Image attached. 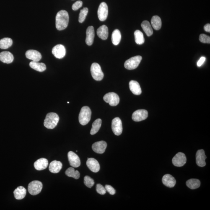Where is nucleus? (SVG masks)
Listing matches in <instances>:
<instances>
[{
    "instance_id": "f257e3e1",
    "label": "nucleus",
    "mask_w": 210,
    "mask_h": 210,
    "mask_svg": "<svg viewBox=\"0 0 210 210\" xmlns=\"http://www.w3.org/2000/svg\"><path fill=\"white\" fill-rule=\"evenodd\" d=\"M69 22V15L67 11L62 10L57 14L56 27L58 30H64L67 27Z\"/></svg>"
},
{
    "instance_id": "f03ea898",
    "label": "nucleus",
    "mask_w": 210,
    "mask_h": 210,
    "mask_svg": "<svg viewBox=\"0 0 210 210\" xmlns=\"http://www.w3.org/2000/svg\"><path fill=\"white\" fill-rule=\"evenodd\" d=\"M59 117L57 114L50 113L47 114L44 121V126L48 129H53L57 125Z\"/></svg>"
},
{
    "instance_id": "7ed1b4c3",
    "label": "nucleus",
    "mask_w": 210,
    "mask_h": 210,
    "mask_svg": "<svg viewBox=\"0 0 210 210\" xmlns=\"http://www.w3.org/2000/svg\"><path fill=\"white\" fill-rule=\"evenodd\" d=\"M92 111L88 106H84L81 108L79 116V123L82 125H87L90 121Z\"/></svg>"
},
{
    "instance_id": "20e7f679",
    "label": "nucleus",
    "mask_w": 210,
    "mask_h": 210,
    "mask_svg": "<svg viewBox=\"0 0 210 210\" xmlns=\"http://www.w3.org/2000/svg\"><path fill=\"white\" fill-rule=\"evenodd\" d=\"M91 73L92 77L95 80H102L104 78V73L102 72L100 65L97 63H92L91 67Z\"/></svg>"
},
{
    "instance_id": "39448f33",
    "label": "nucleus",
    "mask_w": 210,
    "mask_h": 210,
    "mask_svg": "<svg viewBox=\"0 0 210 210\" xmlns=\"http://www.w3.org/2000/svg\"><path fill=\"white\" fill-rule=\"evenodd\" d=\"M43 188V184L38 180H34L29 184L28 190L29 192L32 195L39 194Z\"/></svg>"
},
{
    "instance_id": "423d86ee",
    "label": "nucleus",
    "mask_w": 210,
    "mask_h": 210,
    "mask_svg": "<svg viewBox=\"0 0 210 210\" xmlns=\"http://www.w3.org/2000/svg\"><path fill=\"white\" fill-rule=\"evenodd\" d=\"M142 59V57L141 56L132 57L125 62V67L128 70L136 69L139 66Z\"/></svg>"
},
{
    "instance_id": "0eeeda50",
    "label": "nucleus",
    "mask_w": 210,
    "mask_h": 210,
    "mask_svg": "<svg viewBox=\"0 0 210 210\" xmlns=\"http://www.w3.org/2000/svg\"><path fill=\"white\" fill-rule=\"evenodd\" d=\"M104 100L109 104L112 106H115L118 105L120 102V98L114 92L108 93L104 96Z\"/></svg>"
},
{
    "instance_id": "6e6552de",
    "label": "nucleus",
    "mask_w": 210,
    "mask_h": 210,
    "mask_svg": "<svg viewBox=\"0 0 210 210\" xmlns=\"http://www.w3.org/2000/svg\"><path fill=\"white\" fill-rule=\"evenodd\" d=\"M112 129L114 134L116 136H120L122 133L123 127L122 122L118 117H116L112 120Z\"/></svg>"
},
{
    "instance_id": "1a4fd4ad",
    "label": "nucleus",
    "mask_w": 210,
    "mask_h": 210,
    "mask_svg": "<svg viewBox=\"0 0 210 210\" xmlns=\"http://www.w3.org/2000/svg\"><path fill=\"white\" fill-rule=\"evenodd\" d=\"M97 13L99 20L104 21L106 19L108 14V8L106 3L105 2L101 3Z\"/></svg>"
},
{
    "instance_id": "9d476101",
    "label": "nucleus",
    "mask_w": 210,
    "mask_h": 210,
    "mask_svg": "<svg viewBox=\"0 0 210 210\" xmlns=\"http://www.w3.org/2000/svg\"><path fill=\"white\" fill-rule=\"evenodd\" d=\"M172 164L175 166H183L186 162V158L185 154L179 152L176 154L172 159Z\"/></svg>"
},
{
    "instance_id": "9b49d317",
    "label": "nucleus",
    "mask_w": 210,
    "mask_h": 210,
    "mask_svg": "<svg viewBox=\"0 0 210 210\" xmlns=\"http://www.w3.org/2000/svg\"><path fill=\"white\" fill-rule=\"evenodd\" d=\"M148 117V112L144 110H136L133 113L132 119L135 121L139 122L146 120Z\"/></svg>"
},
{
    "instance_id": "f8f14e48",
    "label": "nucleus",
    "mask_w": 210,
    "mask_h": 210,
    "mask_svg": "<svg viewBox=\"0 0 210 210\" xmlns=\"http://www.w3.org/2000/svg\"><path fill=\"white\" fill-rule=\"evenodd\" d=\"M68 158L70 165L74 168L78 167L81 165V161L78 156L73 151H69L68 153Z\"/></svg>"
},
{
    "instance_id": "ddd939ff",
    "label": "nucleus",
    "mask_w": 210,
    "mask_h": 210,
    "mask_svg": "<svg viewBox=\"0 0 210 210\" xmlns=\"http://www.w3.org/2000/svg\"><path fill=\"white\" fill-rule=\"evenodd\" d=\"M52 52L55 57L61 59L66 55V50L63 45H58L53 47Z\"/></svg>"
},
{
    "instance_id": "4468645a",
    "label": "nucleus",
    "mask_w": 210,
    "mask_h": 210,
    "mask_svg": "<svg viewBox=\"0 0 210 210\" xmlns=\"http://www.w3.org/2000/svg\"><path fill=\"white\" fill-rule=\"evenodd\" d=\"M207 158L203 149L198 150L196 154V163L198 166L203 167L206 165V159Z\"/></svg>"
},
{
    "instance_id": "2eb2a0df",
    "label": "nucleus",
    "mask_w": 210,
    "mask_h": 210,
    "mask_svg": "<svg viewBox=\"0 0 210 210\" xmlns=\"http://www.w3.org/2000/svg\"><path fill=\"white\" fill-rule=\"evenodd\" d=\"M107 146V143L105 141H100L94 143L92 145V148L97 153L102 154L105 153Z\"/></svg>"
},
{
    "instance_id": "dca6fc26",
    "label": "nucleus",
    "mask_w": 210,
    "mask_h": 210,
    "mask_svg": "<svg viewBox=\"0 0 210 210\" xmlns=\"http://www.w3.org/2000/svg\"><path fill=\"white\" fill-rule=\"evenodd\" d=\"M86 164L87 166L91 171L96 173L100 170V166L99 163L94 158L88 159Z\"/></svg>"
},
{
    "instance_id": "f3484780",
    "label": "nucleus",
    "mask_w": 210,
    "mask_h": 210,
    "mask_svg": "<svg viewBox=\"0 0 210 210\" xmlns=\"http://www.w3.org/2000/svg\"><path fill=\"white\" fill-rule=\"evenodd\" d=\"M26 57L29 59L32 60V61L39 62L41 60L42 56L41 54L39 51L35 50H29L25 53Z\"/></svg>"
},
{
    "instance_id": "a211bd4d",
    "label": "nucleus",
    "mask_w": 210,
    "mask_h": 210,
    "mask_svg": "<svg viewBox=\"0 0 210 210\" xmlns=\"http://www.w3.org/2000/svg\"><path fill=\"white\" fill-rule=\"evenodd\" d=\"M95 37V31L93 27L92 26L88 27L86 31V43L88 45L91 46L94 43Z\"/></svg>"
},
{
    "instance_id": "6ab92c4d",
    "label": "nucleus",
    "mask_w": 210,
    "mask_h": 210,
    "mask_svg": "<svg viewBox=\"0 0 210 210\" xmlns=\"http://www.w3.org/2000/svg\"><path fill=\"white\" fill-rule=\"evenodd\" d=\"M162 180L164 185L169 188H172L175 186L176 184L175 177L169 174L164 175L163 177Z\"/></svg>"
},
{
    "instance_id": "aec40b11",
    "label": "nucleus",
    "mask_w": 210,
    "mask_h": 210,
    "mask_svg": "<svg viewBox=\"0 0 210 210\" xmlns=\"http://www.w3.org/2000/svg\"><path fill=\"white\" fill-rule=\"evenodd\" d=\"M48 160L45 158H41L37 159L34 163V167L37 170H44L48 167Z\"/></svg>"
},
{
    "instance_id": "412c9836",
    "label": "nucleus",
    "mask_w": 210,
    "mask_h": 210,
    "mask_svg": "<svg viewBox=\"0 0 210 210\" xmlns=\"http://www.w3.org/2000/svg\"><path fill=\"white\" fill-rule=\"evenodd\" d=\"M13 60V56L9 51H3L0 53V61L3 63L9 64L12 63Z\"/></svg>"
},
{
    "instance_id": "4be33fe9",
    "label": "nucleus",
    "mask_w": 210,
    "mask_h": 210,
    "mask_svg": "<svg viewBox=\"0 0 210 210\" xmlns=\"http://www.w3.org/2000/svg\"><path fill=\"white\" fill-rule=\"evenodd\" d=\"M62 167V164L60 161L54 160L50 164L49 169L53 173H58L61 170Z\"/></svg>"
},
{
    "instance_id": "5701e85b",
    "label": "nucleus",
    "mask_w": 210,
    "mask_h": 210,
    "mask_svg": "<svg viewBox=\"0 0 210 210\" xmlns=\"http://www.w3.org/2000/svg\"><path fill=\"white\" fill-rule=\"evenodd\" d=\"M130 90L135 95H141L142 90L139 83L137 81L132 80L129 83Z\"/></svg>"
},
{
    "instance_id": "b1692460",
    "label": "nucleus",
    "mask_w": 210,
    "mask_h": 210,
    "mask_svg": "<svg viewBox=\"0 0 210 210\" xmlns=\"http://www.w3.org/2000/svg\"><path fill=\"white\" fill-rule=\"evenodd\" d=\"M97 32L98 37L102 40H106L108 38L109 31L107 26L103 25L99 27Z\"/></svg>"
},
{
    "instance_id": "393cba45",
    "label": "nucleus",
    "mask_w": 210,
    "mask_h": 210,
    "mask_svg": "<svg viewBox=\"0 0 210 210\" xmlns=\"http://www.w3.org/2000/svg\"><path fill=\"white\" fill-rule=\"evenodd\" d=\"M27 190L23 186L18 187L14 191V197L17 200H22L26 195Z\"/></svg>"
},
{
    "instance_id": "a878e982",
    "label": "nucleus",
    "mask_w": 210,
    "mask_h": 210,
    "mask_svg": "<svg viewBox=\"0 0 210 210\" xmlns=\"http://www.w3.org/2000/svg\"><path fill=\"white\" fill-rule=\"evenodd\" d=\"M29 65L32 69L40 72H43L46 69V66L45 63H39L38 62L32 61L30 62Z\"/></svg>"
},
{
    "instance_id": "bb28decb",
    "label": "nucleus",
    "mask_w": 210,
    "mask_h": 210,
    "mask_svg": "<svg viewBox=\"0 0 210 210\" xmlns=\"http://www.w3.org/2000/svg\"><path fill=\"white\" fill-rule=\"evenodd\" d=\"M141 27L148 36H150L153 34V30L148 21L145 20L141 24Z\"/></svg>"
},
{
    "instance_id": "cd10ccee",
    "label": "nucleus",
    "mask_w": 210,
    "mask_h": 210,
    "mask_svg": "<svg viewBox=\"0 0 210 210\" xmlns=\"http://www.w3.org/2000/svg\"><path fill=\"white\" fill-rule=\"evenodd\" d=\"M121 34L120 31L118 29H116L113 32L112 35L111 40L114 45H118L121 40Z\"/></svg>"
},
{
    "instance_id": "c85d7f7f",
    "label": "nucleus",
    "mask_w": 210,
    "mask_h": 210,
    "mask_svg": "<svg viewBox=\"0 0 210 210\" xmlns=\"http://www.w3.org/2000/svg\"><path fill=\"white\" fill-rule=\"evenodd\" d=\"M186 185L189 188L194 190L199 188L201 186V182L197 179H191L187 180Z\"/></svg>"
},
{
    "instance_id": "c756f323",
    "label": "nucleus",
    "mask_w": 210,
    "mask_h": 210,
    "mask_svg": "<svg viewBox=\"0 0 210 210\" xmlns=\"http://www.w3.org/2000/svg\"><path fill=\"white\" fill-rule=\"evenodd\" d=\"M151 24L153 27L156 30H159L162 27V21L160 17L154 16L151 19Z\"/></svg>"
},
{
    "instance_id": "7c9ffc66",
    "label": "nucleus",
    "mask_w": 210,
    "mask_h": 210,
    "mask_svg": "<svg viewBox=\"0 0 210 210\" xmlns=\"http://www.w3.org/2000/svg\"><path fill=\"white\" fill-rule=\"evenodd\" d=\"M13 44L12 39L10 38H4L0 40V48L6 49L10 47Z\"/></svg>"
},
{
    "instance_id": "2f4dec72",
    "label": "nucleus",
    "mask_w": 210,
    "mask_h": 210,
    "mask_svg": "<svg viewBox=\"0 0 210 210\" xmlns=\"http://www.w3.org/2000/svg\"><path fill=\"white\" fill-rule=\"evenodd\" d=\"M101 125L102 120L100 119H97V120H95L92 124L90 134L92 135L96 134L99 131L101 126Z\"/></svg>"
},
{
    "instance_id": "473e14b6",
    "label": "nucleus",
    "mask_w": 210,
    "mask_h": 210,
    "mask_svg": "<svg viewBox=\"0 0 210 210\" xmlns=\"http://www.w3.org/2000/svg\"><path fill=\"white\" fill-rule=\"evenodd\" d=\"M65 174L67 176L73 177L76 180H78L80 177V173L78 171L75 170L73 167L69 168L65 172Z\"/></svg>"
},
{
    "instance_id": "72a5a7b5",
    "label": "nucleus",
    "mask_w": 210,
    "mask_h": 210,
    "mask_svg": "<svg viewBox=\"0 0 210 210\" xmlns=\"http://www.w3.org/2000/svg\"><path fill=\"white\" fill-rule=\"evenodd\" d=\"M135 40L138 45H141L144 43V35L141 31L136 30L134 32Z\"/></svg>"
},
{
    "instance_id": "f704fd0d",
    "label": "nucleus",
    "mask_w": 210,
    "mask_h": 210,
    "mask_svg": "<svg viewBox=\"0 0 210 210\" xmlns=\"http://www.w3.org/2000/svg\"><path fill=\"white\" fill-rule=\"evenodd\" d=\"M88 12H89V9L87 8H84L83 9L81 10L79 14V23H82L84 22Z\"/></svg>"
},
{
    "instance_id": "c9c22d12",
    "label": "nucleus",
    "mask_w": 210,
    "mask_h": 210,
    "mask_svg": "<svg viewBox=\"0 0 210 210\" xmlns=\"http://www.w3.org/2000/svg\"><path fill=\"white\" fill-rule=\"evenodd\" d=\"M84 184L88 188H92L94 185V180L89 176H85L84 177Z\"/></svg>"
},
{
    "instance_id": "e433bc0d",
    "label": "nucleus",
    "mask_w": 210,
    "mask_h": 210,
    "mask_svg": "<svg viewBox=\"0 0 210 210\" xmlns=\"http://www.w3.org/2000/svg\"><path fill=\"white\" fill-rule=\"evenodd\" d=\"M200 41L203 43H210V37L205 34H201L199 37Z\"/></svg>"
},
{
    "instance_id": "4c0bfd02",
    "label": "nucleus",
    "mask_w": 210,
    "mask_h": 210,
    "mask_svg": "<svg viewBox=\"0 0 210 210\" xmlns=\"http://www.w3.org/2000/svg\"><path fill=\"white\" fill-rule=\"evenodd\" d=\"M96 191L98 193L102 195H105L106 193V190L105 187L100 184L97 185Z\"/></svg>"
},
{
    "instance_id": "58836bf2",
    "label": "nucleus",
    "mask_w": 210,
    "mask_h": 210,
    "mask_svg": "<svg viewBox=\"0 0 210 210\" xmlns=\"http://www.w3.org/2000/svg\"><path fill=\"white\" fill-rule=\"evenodd\" d=\"M82 1H77L73 5L72 9L74 11L77 10L78 9L82 7Z\"/></svg>"
},
{
    "instance_id": "ea45409f",
    "label": "nucleus",
    "mask_w": 210,
    "mask_h": 210,
    "mask_svg": "<svg viewBox=\"0 0 210 210\" xmlns=\"http://www.w3.org/2000/svg\"><path fill=\"white\" fill-rule=\"evenodd\" d=\"M105 189L107 191H108L110 194L111 195H115L116 193V190L113 187L109 185L105 186Z\"/></svg>"
},
{
    "instance_id": "a19ab883",
    "label": "nucleus",
    "mask_w": 210,
    "mask_h": 210,
    "mask_svg": "<svg viewBox=\"0 0 210 210\" xmlns=\"http://www.w3.org/2000/svg\"><path fill=\"white\" fill-rule=\"evenodd\" d=\"M206 58L205 57H201V58L199 59V61H198L197 65L198 67H201L202 65L204 63L205 61H206Z\"/></svg>"
},
{
    "instance_id": "79ce46f5",
    "label": "nucleus",
    "mask_w": 210,
    "mask_h": 210,
    "mask_svg": "<svg viewBox=\"0 0 210 210\" xmlns=\"http://www.w3.org/2000/svg\"><path fill=\"white\" fill-rule=\"evenodd\" d=\"M204 29L207 32H210V24H208L204 26Z\"/></svg>"
},
{
    "instance_id": "37998d69",
    "label": "nucleus",
    "mask_w": 210,
    "mask_h": 210,
    "mask_svg": "<svg viewBox=\"0 0 210 210\" xmlns=\"http://www.w3.org/2000/svg\"><path fill=\"white\" fill-rule=\"evenodd\" d=\"M67 103H68V104L69 103V102H67Z\"/></svg>"
}]
</instances>
